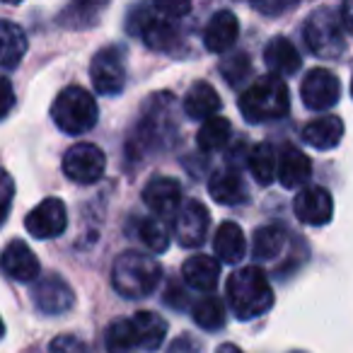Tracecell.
<instances>
[{
    "instance_id": "1",
    "label": "cell",
    "mask_w": 353,
    "mask_h": 353,
    "mask_svg": "<svg viewBox=\"0 0 353 353\" xmlns=\"http://www.w3.org/2000/svg\"><path fill=\"white\" fill-rule=\"evenodd\" d=\"M225 300L232 314L242 322L261 317L274 305V290L259 266H242L232 271L225 283Z\"/></svg>"
},
{
    "instance_id": "2",
    "label": "cell",
    "mask_w": 353,
    "mask_h": 353,
    "mask_svg": "<svg viewBox=\"0 0 353 353\" xmlns=\"http://www.w3.org/2000/svg\"><path fill=\"white\" fill-rule=\"evenodd\" d=\"M240 112L245 121L266 123L279 121L290 112V92L288 85L279 75H261L245 92L240 94Z\"/></svg>"
},
{
    "instance_id": "3",
    "label": "cell",
    "mask_w": 353,
    "mask_h": 353,
    "mask_svg": "<svg viewBox=\"0 0 353 353\" xmlns=\"http://www.w3.org/2000/svg\"><path fill=\"white\" fill-rule=\"evenodd\" d=\"M162 279V266L157 259L143 252H123L114 259L112 285L121 298L141 300L152 295Z\"/></svg>"
},
{
    "instance_id": "4",
    "label": "cell",
    "mask_w": 353,
    "mask_h": 353,
    "mask_svg": "<svg viewBox=\"0 0 353 353\" xmlns=\"http://www.w3.org/2000/svg\"><path fill=\"white\" fill-rule=\"evenodd\" d=\"M97 99L80 85L63 88L51 104V119L68 136H83V133L92 131L97 123Z\"/></svg>"
},
{
    "instance_id": "5",
    "label": "cell",
    "mask_w": 353,
    "mask_h": 353,
    "mask_svg": "<svg viewBox=\"0 0 353 353\" xmlns=\"http://www.w3.org/2000/svg\"><path fill=\"white\" fill-rule=\"evenodd\" d=\"M341 27V15L334 8H317L303 25L305 44L319 59H339L346 51Z\"/></svg>"
},
{
    "instance_id": "6",
    "label": "cell",
    "mask_w": 353,
    "mask_h": 353,
    "mask_svg": "<svg viewBox=\"0 0 353 353\" xmlns=\"http://www.w3.org/2000/svg\"><path fill=\"white\" fill-rule=\"evenodd\" d=\"M128 34H138L148 49L172 51L179 41L176 20L160 15L152 6H141L131 12V20L126 25Z\"/></svg>"
},
{
    "instance_id": "7",
    "label": "cell",
    "mask_w": 353,
    "mask_h": 353,
    "mask_svg": "<svg viewBox=\"0 0 353 353\" xmlns=\"http://www.w3.org/2000/svg\"><path fill=\"white\" fill-rule=\"evenodd\" d=\"M90 80L104 97H117L126 88V51L121 46H104L92 56Z\"/></svg>"
},
{
    "instance_id": "8",
    "label": "cell",
    "mask_w": 353,
    "mask_h": 353,
    "mask_svg": "<svg viewBox=\"0 0 353 353\" xmlns=\"http://www.w3.org/2000/svg\"><path fill=\"white\" fill-rule=\"evenodd\" d=\"M107 155L94 143H75L63 155V172L75 184H94L104 176Z\"/></svg>"
},
{
    "instance_id": "9",
    "label": "cell",
    "mask_w": 353,
    "mask_h": 353,
    "mask_svg": "<svg viewBox=\"0 0 353 353\" xmlns=\"http://www.w3.org/2000/svg\"><path fill=\"white\" fill-rule=\"evenodd\" d=\"M208 228H211V213L201 201L192 199L184 201L174 218V237L187 250H196L206 242Z\"/></svg>"
},
{
    "instance_id": "10",
    "label": "cell",
    "mask_w": 353,
    "mask_h": 353,
    "mask_svg": "<svg viewBox=\"0 0 353 353\" xmlns=\"http://www.w3.org/2000/svg\"><path fill=\"white\" fill-rule=\"evenodd\" d=\"M300 97L303 104L312 112H327L341 97V83L339 78L327 68H312L303 78L300 85Z\"/></svg>"
},
{
    "instance_id": "11",
    "label": "cell",
    "mask_w": 353,
    "mask_h": 353,
    "mask_svg": "<svg viewBox=\"0 0 353 353\" xmlns=\"http://www.w3.org/2000/svg\"><path fill=\"white\" fill-rule=\"evenodd\" d=\"M25 228L37 240H54L63 235L68 228V211L61 199H44L37 208H32L25 218Z\"/></svg>"
},
{
    "instance_id": "12",
    "label": "cell",
    "mask_w": 353,
    "mask_h": 353,
    "mask_svg": "<svg viewBox=\"0 0 353 353\" xmlns=\"http://www.w3.org/2000/svg\"><path fill=\"white\" fill-rule=\"evenodd\" d=\"M143 203L155 213L157 218H176L182 208V184L172 176H152L143 189Z\"/></svg>"
},
{
    "instance_id": "13",
    "label": "cell",
    "mask_w": 353,
    "mask_h": 353,
    "mask_svg": "<svg viewBox=\"0 0 353 353\" xmlns=\"http://www.w3.org/2000/svg\"><path fill=\"white\" fill-rule=\"evenodd\" d=\"M32 300H34L37 310H39L41 314L54 317V314H65L70 307H73L75 293L61 276L49 274V276H44V279L37 281Z\"/></svg>"
},
{
    "instance_id": "14",
    "label": "cell",
    "mask_w": 353,
    "mask_h": 353,
    "mask_svg": "<svg viewBox=\"0 0 353 353\" xmlns=\"http://www.w3.org/2000/svg\"><path fill=\"white\" fill-rule=\"evenodd\" d=\"M293 211L300 223L312 228H322L332 221L334 216V201L332 194L324 187H305L298 192L293 201Z\"/></svg>"
},
{
    "instance_id": "15",
    "label": "cell",
    "mask_w": 353,
    "mask_h": 353,
    "mask_svg": "<svg viewBox=\"0 0 353 353\" xmlns=\"http://www.w3.org/2000/svg\"><path fill=\"white\" fill-rule=\"evenodd\" d=\"M0 269L6 271V276H10V279L30 283V281L39 279L41 266L37 254L30 250V245H25L22 240H12L0 254Z\"/></svg>"
},
{
    "instance_id": "16",
    "label": "cell",
    "mask_w": 353,
    "mask_h": 353,
    "mask_svg": "<svg viewBox=\"0 0 353 353\" xmlns=\"http://www.w3.org/2000/svg\"><path fill=\"white\" fill-rule=\"evenodd\" d=\"M237 37H240V20L235 12L230 10H218L211 15L206 30H203V46L211 54H225L235 46Z\"/></svg>"
},
{
    "instance_id": "17",
    "label": "cell",
    "mask_w": 353,
    "mask_h": 353,
    "mask_svg": "<svg viewBox=\"0 0 353 353\" xmlns=\"http://www.w3.org/2000/svg\"><path fill=\"white\" fill-rule=\"evenodd\" d=\"M208 192H211L213 201L221 206H240L250 196L245 179L235 167H223V170L213 172L208 179Z\"/></svg>"
},
{
    "instance_id": "18",
    "label": "cell",
    "mask_w": 353,
    "mask_h": 353,
    "mask_svg": "<svg viewBox=\"0 0 353 353\" xmlns=\"http://www.w3.org/2000/svg\"><path fill=\"white\" fill-rule=\"evenodd\" d=\"M182 279L192 290L213 295V290H216V285H218V279H221V264L208 254H194L184 261Z\"/></svg>"
},
{
    "instance_id": "19",
    "label": "cell",
    "mask_w": 353,
    "mask_h": 353,
    "mask_svg": "<svg viewBox=\"0 0 353 353\" xmlns=\"http://www.w3.org/2000/svg\"><path fill=\"white\" fill-rule=\"evenodd\" d=\"M279 182L283 184L285 189H305V184L310 182L312 176V162L305 155L300 148L295 145H285L281 150L279 157Z\"/></svg>"
},
{
    "instance_id": "20",
    "label": "cell",
    "mask_w": 353,
    "mask_h": 353,
    "mask_svg": "<svg viewBox=\"0 0 353 353\" xmlns=\"http://www.w3.org/2000/svg\"><path fill=\"white\" fill-rule=\"evenodd\" d=\"M343 138V121L334 114L317 117L303 128V141L314 150H332Z\"/></svg>"
},
{
    "instance_id": "21",
    "label": "cell",
    "mask_w": 353,
    "mask_h": 353,
    "mask_svg": "<svg viewBox=\"0 0 353 353\" xmlns=\"http://www.w3.org/2000/svg\"><path fill=\"white\" fill-rule=\"evenodd\" d=\"M223 102L218 97L216 88L206 80H199L189 88L187 97H184V112L189 119H196V121H208L221 112Z\"/></svg>"
},
{
    "instance_id": "22",
    "label": "cell",
    "mask_w": 353,
    "mask_h": 353,
    "mask_svg": "<svg viewBox=\"0 0 353 353\" xmlns=\"http://www.w3.org/2000/svg\"><path fill=\"white\" fill-rule=\"evenodd\" d=\"M213 250H216L218 259L225 264H240L247 254V237L237 223H221V228L213 235Z\"/></svg>"
},
{
    "instance_id": "23",
    "label": "cell",
    "mask_w": 353,
    "mask_h": 353,
    "mask_svg": "<svg viewBox=\"0 0 353 353\" xmlns=\"http://www.w3.org/2000/svg\"><path fill=\"white\" fill-rule=\"evenodd\" d=\"M264 61L274 70V75H295L303 65V59H300L295 44L285 37H274L264 46Z\"/></svg>"
},
{
    "instance_id": "24",
    "label": "cell",
    "mask_w": 353,
    "mask_h": 353,
    "mask_svg": "<svg viewBox=\"0 0 353 353\" xmlns=\"http://www.w3.org/2000/svg\"><path fill=\"white\" fill-rule=\"evenodd\" d=\"M27 54V34L17 22L0 20V65L8 70L17 68Z\"/></svg>"
},
{
    "instance_id": "25",
    "label": "cell",
    "mask_w": 353,
    "mask_h": 353,
    "mask_svg": "<svg viewBox=\"0 0 353 353\" xmlns=\"http://www.w3.org/2000/svg\"><path fill=\"white\" fill-rule=\"evenodd\" d=\"M133 329H136V343L138 348H148V351H155L162 346L167 336V322L157 312H136L131 317Z\"/></svg>"
},
{
    "instance_id": "26",
    "label": "cell",
    "mask_w": 353,
    "mask_h": 353,
    "mask_svg": "<svg viewBox=\"0 0 353 353\" xmlns=\"http://www.w3.org/2000/svg\"><path fill=\"white\" fill-rule=\"evenodd\" d=\"M247 165H250V172L256 179V184H261V187H269L279 174V157H276L274 145H269V143H259V145L252 148Z\"/></svg>"
},
{
    "instance_id": "27",
    "label": "cell",
    "mask_w": 353,
    "mask_h": 353,
    "mask_svg": "<svg viewBox=\"0 0 353 353\" xmlns=\"http://www.w3.org/2000/svg\"><path fill=\"white\" fill-rule=\"evenodd\" d=\"M288 235L281 225H264L254 232V240H252V254L256 261H271L283 252Z\"/></svg>"
},
{
    "instance_id": "28",
    "label": "cell",
    "mask_w": 353,
    "mask_h": 353,
    "mask_svg": "<svg viewBox=\"0 0 353 353\" xmlns=\"http://www.w3.org/2000/svg\"><path fill=\"white\" fill-rule=\"evenodd\" d=\"M230 136H232L230 121L223 117H213L201 123V128H199V133H196V145L201 148L203 152H216V150H223V148L230 143Z\"/></svg>"
},
{
    "instance_id": "29",
    "label": "cell",
    "mask_w": 353,
    "mask_h": 353,
    "mask_svg": "<svg viewBox=\"0 0 353 353\" xmlns=\"http://www.w3.org/2000/svg\"><path fill=\"white\" fill-rule=\"evenodd\" d=\"M194 322L206 332H221L228 322V310L218 295H206L194 305Z\"/></svg>"
},
{
    "instance_id": "30",
    "label": "cell",
    "mask_w": 353,
    "mask_h": 353,
    "mask_svg": "<svg viewBox=\"0 0 353 353\" xmlns=\"http://www.w3.org/2000/svg\"><path fill=\"white\" fill-rule=\"evenodd\" d=\"M104 346H107L109 353H131L133 348H138L131 317L114 319L109 324L107 332H104Z\"/></svg>"
},
{
    "instance_id": "31",
    "label": "cell",
    "mask_w": 353,
    "mask_h": 353,
    "mask_svg": "<svg viewBox=\"0 0 353 353\" xmlns=\"http://www.w3.org/2000/svg\"><path fill=\"white\" fill-rule=\"evenodd\" d=\"M136 235L155 254H160V252H165L170 247V232H167V228L157 218H138Z\"/></svg>"
},
{
    "instance_id": "32",
    "label": "cell",
    "mask_w": 353,
    "mask_h": 353,
    "mask_svg": "<svg viewBox=\"0 0 353 353\" xmlns=\"http://www.w3.org/2000/svg\"><path fill=\"white\" fill-rule=\"evenodd\" d=\"M221 73H223V78H225L230 85H240L245 78H250L252 63H250V59H247V54L237 51V54L228 56V59L221 63Z\"/></svg>"
},
{
    "instance_id": "33",
    "label": "cell",
    "mask_w": 353,
    "mask_h": 353,
    "mask_svg": "<svg viewBox=\"0 0 353 353\" xmlns=\"http://www.w3.org/2000/svg\"><path fill=\"white\" fill-rule=\"evenodd\" d=\"M51 353H90V346L83 341L80 336H73V334H61L54 341L49 343Z\"/></svg>"
},
{
    "instance_id": "34",
    "label": "cell",
    "mask_w": 353,
    "mask_h": 353,
    "mask_svg": "<svg viewBox=\"0 0 353 353\" xmlns=\"http://www.w3.org/2000/svg\"><path fill=\"white\" fill-rule=\"evenodd\" d=\"M12 199H15V182L6 170H0V225L6 223L8 213H10Z\"/></svg>"
},
{
    "instance_id": "35",
    "label": "cell",
    "mask_w": 353,
    "mask_h": 353,
    "mask_svg": "<svg viewBox=\"0 0 353 353\" xmlns=\"http://www.w3.org/2000/svg\"><path fill=\"white\" fill-rule=\"evenodd\" d=\"M15 107V88L8 78L0 75V121L8 117Z\"/></svg>"
},
{
    "instance_id": "36",
    "label": "cell",
    "mask_w": 353,
    "mask_h": 353,
    "mask_svg": "<svg viewBox=\"0 0 353 353\" xmlns=\"http://www.w3.org/2000/svg\"><path fill=\"white\" fill-rule=\"evenodd\" d=\"M152 8H155L160 15L170 17V20H176V22L192 12V6H189V3H155Z\"/></svg>"
},
{
    "instance_id": "37",
    "label": "cell",
    "mask_w": 353,
    "mask_h": 353,
    "mask_svg": "<svg viewBox=\"0 0 353 353\" xmlns=\"http://www.w3.org/2000/svg\"><path fill=\"white\" fill-rule=\"evenodd\" d=\"M167 353H201V343H199L196 339H192V336L184 334V336L174 339V341L170 343Z\"/></svg>"
},
{
    "instance_id": "38",
    "label": "cell",
    "mask_w": 353,
    "mask_h": 353,
    "mask_svg": "<svg viewBox=\"0 0 353 353\" xmlns=\"http://www.w3.org/2000/svg\"><path fill=\"white\" fill-rule=\"evenodd\" d=\"M252 8L261 15H281V12L295 8V3H283V0L281 3H252Z\"/></svg>"
},
{
    "instance_id": "39",
    "label": "cell",
    "mask_w": 353,
    "mask_h": 353,
    "mask_svg": "<svg viewBox=\"0 0 353 353\" xmlns=\"http://www.w3.org/2000/svg\"><path fill=\"white\" fill-rule=\"evenodd\" d=\"M339 15H341V25L346 27V30L353 34V0H348V3H343L341 10H339Z\"/></svg>"
},
{
    "instance_id": "40",
    "label": "cell",
    "mask_w": 353,
    "mask_h": 353,
    "mask_svg": "<svg viewBox=\"0 0 353 353\" xmlns=\"http://www.w3.org/2000/svg\"><path fill=\"white\" fill-rule=\"evenodd\" d=\"M216 353H242V348L235 346V343H221Z\"/></svg>"
},
{
    "instance_id": "41",
    "label": "cell",
    "mask_w": 353,
    "mask_h": 353,
    "mask_svg": "<svg viewBox=\"0 0 353 353\" xmlns=\"http://www.w3.org/2000/svg\"><path fill=\"white\" fill-rule=\"evenodd\" d=\"M3 334H6V324H3V317H0V339H3Z\"/></svg>"
},
{
    "instance_id": "42",
    "label": "cell",
    "mask_w": 353,
    "mask_h": 353,
    "mask_svg": "<svg viewBox=\"0 0 353 353\" xmlns=\"http://www.w3.org/2000/svg\"><path fill=\"white\" fill-rule=\"evenodd\" d=\"M351 94H353V83H351Z\"/></svg>"
},
{
    "instance_id": "43",
    "label": "cell",
    "mask_w": 353,
    "mask_h": 353,
    "mask_svg": "<svg viewBox=\"0 0 353 353\" xmlns=\"http://www.w3.org/2000/svg\"><path fill=\"white\" fill-rule=\"evenodd\" d=\"M293 353H303V351H293Z\"/></svg>"
}]
</instances>
